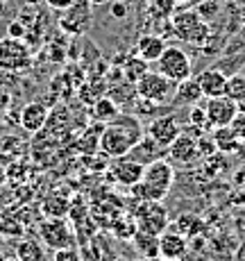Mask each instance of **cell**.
Returning a JSON list of instances; mask_svg holds the SVG:
<instances>
[{"mask_svg":"<svg viewBox=\"0 0 245 261\" xmlns=\"http://www.w3.org/2000/svg\"><path fill=\"white\" fill-rule=\"evenodd\" d=\"M139 261H168V259H164V257H152V259H139Z\"/></svg>","mask_w":245,"mask_h":261,"instance_id":"40","label":"cell"},{"mask_svg":"<svg viewBox=\"0 0 245 261\" xmlns=\"http://www.w3.org/2000/svg\"><path fill=\"white\" fill-rule=\"evenodd\" d=\"M91 23V5L87 0H75L68 9H64L59 18V28L68 34H82L89 30Z\"/></svg>","mask_w":245,"mask_h":261,"instance_id":"9","label":"cell"},{"mask_svg":"<svg viewBox=\"0 0 245 261\" xmlns=\"http://www.w3.org/2000/svg\"><path fill=\"white\" fill-rule=\"evenodd\" d=\"M236 48H245V25L241 30L236 32V41L234 43H229V48H227V55H232V53H236Z\"/></svg>","mask_w":245,"mask_h":261,"instance_id":"36","label":"cell"},{"mask_svg":"<svg viewBox=\"0 0 245 261\" xmlns=\"http://www.w3.org/2000/svg\"><path fill=\"white\" fill-rule=\"evenodd\" d=\"M25 34H28V28H25V23L12 21V23L7 25V37H12V39H23Z\"/></svg>","mask_w":245,"mask_h":261,"instance_id":"33","label":"cell"},{"mask_svg":"<svg viewBox=\"0 0 245 261\" xmlns=\"http://www.w3.org/2000/svg\"><path fill=\"white\" fill-rule=\"evenodd\" d=\"M134 220H137V229L148 234H154L159 237L161 232H166L171 227V216H168V209L164 207L161 202H154V200H141L137 214H132Z\"/></svg>","mask_w":245,"mask_h":261,"instance_id":"5","label":"cell"},{"mask_svg":"<svg viewBox=\"0 0 245 261\" xmlns=\"http://www.w3.org/2000/svg\"><path fill=\"white\" fill-rule=\"evenodd\" d=\"M39 234H41L43 243L52 250L75 245V232L66 218H46L39 225Z\"/></svg>","mask_w":245,"mask_h":261,"instance_id":"8","label":"cell"},{"mask_svg":"<svg viewBox=\"0 0 245 261\" xmlns=\"http://www.w3.org/2000/svg\"><path fill=\"white\" fill-rule=\"evenodd\" d=\"M238 112H243V114H245V102H241V105H238Z\"/></svg>","mask_w":245,"mask_h":261,"instance_id":"42","label":"cell"},{"mask_svg":"<svg viewBox=\"0 0 245 261\" xmlns=\"http://www.w3.org/2000/svg\"><path fill=\"white\" fill-rule=\"evenodd\" d=\"M154 64H157V73H161L164 77H168L175 84L182 82V80H188L193 73L191 57H188L179 46H166V50L161 53V57H159Z\"/></svg>","mask_w":245,"mask_h":261,"instance_id":"4","label":"cell"},{"mask_svg":"<svg viewBox=\"0 0 245 261\" xmlns=\"http://www.w3.org/2000/svg\"><path fill=\"white\" fill-rule=\"evenodd\" d=\"M166 46L168 43L161 34H141L137 41V55L141 59H146L148 64H152L161 57V53L166 50Z\"/></svg>","mask_w":245,"mask_h":261,"instance_id":"17","label":"cell"},{"mask_svg":"<svg viewBox=\"0 0 245 261\" xmlns=\"http://www.w3.org/2000/svg\"><path fill=\"white\" fill-rule=\"evenodd\" d=\"M68 209H71V200L64 198V195H48L46 200L41 202V212L46 218H66Z\"/></svg>","mask_w":245,"mask_h":261,"instance_id":"22","label":"cell"},{"mask_svg":"<svg viewBox=\"0 0 245 261\" xmlns=\"http://www.w3.org/2000/svg\"><path fill=\"white\" fill-rule=\"evenodd\" d=\"M188 125H191V129L196 132V139L209 137V132H211V123H209V118H207L204 105H193V107L188 109Z\"/></svg>","mask_w":245,"mask_h":261,"instance_id":"25","label":"cell"},{"mask_svg":"<svg viewBox=\"0 0 245 261\" xmlns=\"http://www.w3.org/2000/svg\"><path fill=\"white\" fill-rule=\"evenodd\" d=\"M204 112H207V118L213 129V127H223V125L232 123V118L238 114V105L234 100H229L227 95H218V98H207Z\"/></svg>","mask_w":245,"mask_h":261,"instance_id":"11","label":"cell"},{"mask_svg":"<svg viewBox=\"0 0 245 261\" xmlns=\"http://www.w3.org/2000/svg\"><path fill=\"white\" fill-rule=\"evenodd\" d=\"M137 143L123 127L118 125L109 123L107 127L100 132V139H98V148L104 157H112V159H118V157H125V154L132 150V145Z\"/></svg>","mask_w":245,"mask_h":261,"instance_id":"7","label":"cell"},{"mask_svg":"<svg viewBox=\"0 0 245 261\" xmlns=\"http://www.w3.org/2000/svg\"><path fill=\"white\" fill-rule=\"evenodd\" d=\"M202 100H204V95L193 77L177 82V87H175V102L184 105V107H193V105H200Z\"/></svg>","mask_w":245,"mask_h":261,"instance_id":"18","label":"cell"},{"mask_svg":"<svg viewBox=\"0 0 245 261\" xmlns=\"http://www.w3.org/2000/svg\"><path fill=\"white\" fill-rule=\"evenodd\" d=\"M43 3H46L50 9H55V12H64V9L71 7L75 0H43Z\"/></svg>","mask_w":245,"mask_h":261,"instance_id":"37","label":"cell"},{"mask_svg":"<svg viewBox=\"0 0 245 261\" xmlns=\"http://www.w3.org/2000/svg\"><path fill=\"white\" fill-rule=\"evenodd\" d=\"M152 3H154V7L161 12V16H173V12H175L173 0H152Z\"/></svg>","mask_w":245,"mask_h":261,"instance_id":"35","label":"cell"},{"mask_svg":"<svg viewBox=\"0 0 245 261\" xmlns=\"http://www.w3.org/2000/svg\"><path fill=\"white\" fill-rule=\"evenodd\" d=\"M148 137L152 139L154 143L159 145L161 150H166L175 139L182 134V127H179V120L177 116L168 114V116H159V118H152V123L148 125Z\"/></svg>","mask_w":245,"mask_h":261,"instance_id":"10","label":"cell"},{"mask_svg":"<svg viewBox=\"0 0 245 261\" xmlns=\"http://www.w3.org/2000/svg\"><path fill=\"white\" fill-rule=\"evenodd\" d=\"M148 71H150V64L146 62V59L139 57V55L125 59V64H123V68H121L123 80H125V82H129V84H137Z\"/></svg>","mask_w":245,"mask_h":261,"instance_id":"23","label":"cell"},{"mask_svg":"<svg viewBox=\"0 0 245 261\" xmlns=\"http://www.w3.org/2000/svg\"><path fill=\"white\" fill-rule=\"evenodd\" d=\"M218 9H221V5H218L216 0H204L202 5H198L196 12L200 14V18H202V21L209 23V18H213L218 14Z\"/></svg>","mask_w":245,"mask_h":261,"instance_id":"31","label":"cell"},{"mask_svg":"<svg viewBox=\"0 0 245 261\" xmlns=\"http://www.w3.org/2000/svg\"><path fill=\"white\" fill-rule=\"evenodd\" d=\"M173 34L179 41L204 48L211 39V28H209L207 21L200 18L196 9H184V12L173 14Z\"/></svg>","mask_w":245,"mask_h":261,"instance_id":"2","label":"cell"},{"mask_svg":"<svg viewBox=\"0 0 245 261\" xmlns=\"http://www.w3.org/2000/svg\"><path fill=\"white\" fill-rule=\"evenodd\" d=\"M159 145L152 141L150 137L146 139H141V141H137L132 145V150L127 152V157H132V159H137L139 164H143V166H148L150 162H154V159H159Z\"/></svg>","mask_w":245,"mask_h":261,"instance_id":"21","label":"cell"},{"mask_svg":"<svg viewBox=\"0 0 245 261\" xmlns=\"http://www.w3.org/2000/svg\"><path fill=\"white\" fill-rule=\"evenodd\" d=\"M32 66V53L23 39H0V71L23 73Z\"/></svg>","mask_w":245,"mask_h":261,"instance_id":"6","label":"cell"},{"mask_svg":"<svg viewBox=\"0 0 245 261\" xmlns=\"http://www.w3.org/2000/svg\"><path fill=\"white\" fill-rule=\"evenodd\" d=\"M52 261H82V252L77 245H68V248H59L55 250Z\"/></svg>","mask_w":245,"mask_h":261,"instance_id":"30","label":"cell"},{"mask_svg":"<svg viewBox=\"0 0 245 261\" xmlns=\"http://www.w3.org/2000/svg\"><path fill=\"white\" fill-rule=\"evenodd\" d=\"M143 164H139L137 159L132 157H118L116 162L112 164V168H109V177L114 179L116 184H121V187H134V184L141 182V175H143Z\"/></svg>","mask_w":245,"mask_h":261,"instance_id":"13","label":"cell"},{"mask_svg":"<svg viewBox=\"0 0 245 261\" xmlns=\"http://www.w3.org/2000/svg\"><path fill=\"white\" fill-rule=\"evenodd\" d=\"M175 184V168L168 159H154L143 168L141 182L134 184L132 193L141 200H154V202H164L166 195L171 193Z\"/></svg>","mask_w":245,"mask_h":261,"instance_id":"1","label":"cell"},{"mask_svg":"<svg viewBox=\"0 0 245 261\" xmlns=\"http://www.w3.org/2000/svg\"><path fill=\"white\" fill-rule=\"evenodd\" d=\"M89 5H104V3H109V0H87Z\"/></svg>","mask_w":245,"mask_h":261,"instance_id":"39","label":"cell"},{"mask_svg":"<svg viewBox=\"0 0 245 261\" xmlns=\"http://www.w3.org/2000/svg\"><path fill=\"white\" fill-rule=\"evenodd\" d=\"M227 77L229 75H225L221 68L209 66V68H204V71L198 73L196 82H198V87H200V91H202L204 98H218V95H225Z\"/></svg>","mask_w":245,"mask_h":261,"instance_id":"15","label":"cell"},{"mask_svg":"<svg viewBox=\"0 0 245 261\" xmlns=\"http://www.w3.org/2000/svg\"><path fill=\"white\" fill-rule=\"evenodd\" d=\"M48 116H50V114H48V107H46V105H43V102H37V100H32V102L23 105L18 120H21V127L25 129V132L37 134V132H41V129L46 127Z\"/></svg>","mask_w":245,"mask_h":261,"instance_id":"16","label":"cell"},{"mask_svg":"<svg viewBox=\"0 0 245 261\" xmlns=\"http://www.w3.org/2000/svg\"><path fill=\"white\" fill-rule=\"evenodd\" d=\"M109 229H114V234H116L118 239H125V241H132L134 232H137V220H134L132 214H118L116 220H114L112 225H109Z\"/></svg>","mask_w":245,"mask_h":261,"instance_id":"27","label":"cell"},{"mask_svg":"<svg viewBox=\"0 0 245 261\" xmlns=\"http://www.w3.org/2000/svg\"><path fill=\"white\" fill-rule=\"evenodd\" d=\"M209 134H211V141H213V145H216V150H218V152H223V154L236 152V150H241V145H243L236 137H234V132L229 129V125L213 127Z\"/></svg>","mask_w":245,"mask_h":261,"instance_id":"19","label":"cell"},{"mask_svg":"<svg viewBox=\"0 0 245 261\" xmlns=\"http://www.w3.org/2000/svg\"><path fill=\"white\" fill-rule=\"evenodd\" d=\"M168 152V159L171 164H179V166H191L200 159V152H198V139L191 137V134H179L175 141L166 148Z\"/></svg>","mask_w":245,"mask_h":261,"instance_id":"12","label":"cell"},{"mask_svg":"<svg viewBox=\"0 0 245 261\" xmlns=\"http://www.w3.org/2000/svg\"><path fill=\"white\" fill-rule=\"evenodd\" d=\"M7 12V0H0V16Z\"/></svg>","mask_w":245,"mask_h":261,"instance_id":"38","label":"cell"},{"mask_svg":"<svg viewBox=\"0 0 245 261\" xmlns=\"http://www.w3.org/2000/svg\"><path fill=\"white\" fill-rule=\"evenodd\" d=\"M225 95L229 100H234L236 105L245 102V75L236 73V75H229L227 77V87H225Z\"/></svg>","mask_w":245,"mask_h":261,"instance_id":"28","label":"cell"},{"mask_svg":"<svg viewBox=\"0 0 245 261\" xmlns=\"http://www.w3.org/2000/svg\"><path fill=\"white\" fill-rule=\"evenodd\" d=\"M243 145H245V143H243Z\"/></svg>","mask_w":245,"mask_h":261,"instance_id":"44","label":"cell"},{"mask_svg":"<svg viewBox=\"0 0 245 261\" xmlns=\"http://www.w3.org/2000/svg\"><path fill=\"white\" fill-rule=\"evenodd\" d=\"M173 3H175V5H177V3H182V0H173Z\"/></svg>","mask_w":245,"mask_h":261,"instance_id":"43","label":"cell"},{"mask_svg":"<svg viewBox=\"0 0 245 261\" xmlns=\"http://www.w3.org/2000/svg\"><path fill=\"white\" fill-rule=\"evenodd\" d=\"M134 87H137L139 98L148 100V102L157 105V107H166V105H171L175 100V87L177 84L171 82L168 77H164L161 73L148 71Z\"/></svg>","mask_w":245,"mask_h":261,"instance_id":"3","label":"cell"},{"mask_svg":"<svg viewBox=\"0 0 245 261\" xmlns=\"http://www.w3.org/2000/svg\"><path fill=\"white\" fill-rule=\"evenodd\" d=\"M28 5H37V3H41V0H25Z\"/></svg>","mask_w":245,"mask_h":261,"instance_id":"41","label":"cell"},{"mask_svg":"<svg viewBox=\"0 0 245 261\" xmlns=\"http://www.w3.org/2000/svg\"><path fill=\"white\" fill-rule=\"evenodd\" d=\"M109 14H112L114 18H125L129 14V5L123 3V0H114L112 7H109Z\"/></svg>","mask_w":245,"mask_h":261,"instance_id":"34","label":"cell"},{"mask_svg":"<svg viewBox=\"0 0 245 261\" xmlns=\"http://www.w3.org/2000/svg\"><path fill=\"white\" fill-rule=\"evenodd\" d=\"M186 250H188V241L177 229L168 227L166 232L159 234V257H164L168 261H179L186 254Z\"/></svg>","mask_w":245,"mask_h":261,"instance_id":"14","label":"cell"},{"mask_svg":"<svg viewBox=\"0 0 245 261\" xmlns=\"http://www.w3.org/2000/svg\"><path fill=\"white\" fill-rule=\"evenodd\" d=\"M18 261H46V250L41 248V243L34 239H25L18 243L16 248Z\"/></svg>","mask_w":245,"mask_h":261,"instance_id":"26","label":"cell"},{"mask_svg":"<svg viewBox=\"0 0 245 261\" xmlns=\"http://www.w3.org/2000/svg\"><path fill=\"white\" fill-rule=\"evenodd\" d=\"M121 114V107H118L116 102H114L109 95H104V98H98L96 102H93V118L98 120V123H104L109 125L114 118Z\"/></svg>","mask_w":245,"mask_h":261,"instance_id":"24","label":"cell"},{"mask_svg":"<svg viewBox=\"0 0 245 261\" xmlns=\"http://www.w3.org/2000/svg\"><path fill=\"white\" fill-rule=\"evenodd\" d=\"M229 129L234 132V137L238 139L241 143H245V114L238 112L236 116L232 118V123H229Z\"/></svg>","mask_w":245,"mask_h":261,"instance_id":"32","label":"cell"},{"mask_svg":"<svg viewBox=\"0 0 245 261\" xmlns=\"http://www.w3.org/2000/svg\"><path fill=\"white\" fill-rule=\"evenodd\" d=\"M198 227H200V223L196 220V216H191V214L179 216L177 223H175V229H177L179 234H184V237H188V234H196Z\"/></svg>","mask_w":245,"mask_h":261,"instance_id":"29","label":"cell"},{"mask_svg":"<svg viewBox=\"0 0 245 261\" xmlns=\"http://www.w3.org/2000/svg\"><path fill=\"white\" fill-rule=\"evenodd\" d=\"M132 243L139 252V259H152V257H159V237L154 234H148V232H141L137 229L132 237Z\"/></svg>","mask_w":245,"mask_h":261,"instance_id":"20","label":"cell"}]
</instances>
